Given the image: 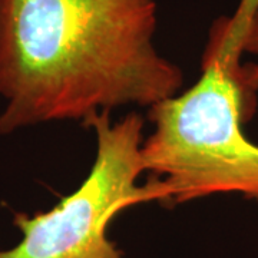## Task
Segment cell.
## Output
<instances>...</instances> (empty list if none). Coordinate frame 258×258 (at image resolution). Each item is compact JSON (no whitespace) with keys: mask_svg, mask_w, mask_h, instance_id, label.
Here are the masks:
<instances>
[{"mask_svg":"<svg viewBox=\"0 0 258 258\" xmlns=\"http://www.w3.org/2000/svg\"><path fill=\"white\" fill-rule=\"evenodd\" d=\"M242 49L244 53H249L255 57L254 62L241 64L238 72V79L244 96V118L247 120L252 113V108H251L252 95L258 91V10L251 19Z\"/></svg>","mask_w":258,"mask_h":258,"instance_id":"4","label":"cell"},{"mask_svg":"<svg viewBox=\"0 0 258 258\" xmlns=\"http://www.w3.org/2000/svg\"><path fill=\"white\" fill-rule=\"evenodd\" d=\"M157 0H0V135L151 108L184 74L155 47Z\"/></svg>","mask_w":258,"mask_h":258,"instance_id":"1","label":"cell"},{"mask_svg":"<svg viewBox=\"0 0 258 258\" xmlns=\"http://www.w3.org/2000/svg\"><path fill=\"white\" fill-rule=\"evenodd\" d=\"M96 135V158L81 186L52 210L18 214L15 225L22 240L0 258H123L106 230L115 215L138 204L162 201L157 181L139 186L144 118L129 113L112 123L109 112L86 123Z\"/></svg>","mask_w":258,"mask_h":258,"instance_id":"3","label":"cell"},{"mask_svg":"<svg viewBox=\"0 0 258 258\" xmlns=\"http://www.w3.org/2000/svg\"><path fill=\"white\" fill-rule=\"evenodd\" d=\"M257 10L258 0H241L232 16L217 20L198 82L149 108L154 131L141 152L145 172L159 184L164 203H188L214 194L258 200V145L242 131L238 79L244 39Z\"/></svg>","mask_w":258,"mask_h":258,"instance_id":"2","label":"cell"}]
</instances>
